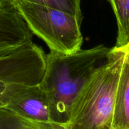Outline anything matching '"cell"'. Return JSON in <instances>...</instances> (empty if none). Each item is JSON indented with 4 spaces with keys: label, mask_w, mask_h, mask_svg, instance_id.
<instances>
[{
    "label": "cell",
    "mask_w": 129,
    "mask_h": 129,
    "mask_svg": "<svg viewBox=\"0 0 129 129\" xmlns=\"http://www.w3.org/2000/svg\"><path fill=\"white\" fill-rule=\"evenodd\" d=\"M110 48L100 44L69 54L50 51L39 83L49 101L53 122L68 125L72 104L96 68L105 61Z\"/></svg>",
    "instance_id": "1"
},
{
    "label": "cell",
    "mask_w": 129,
    "mask_h": 129,
    "mask_svg": "<svg viewBox=\"0 0 129 129\" xmlns=\"http://www.w3.org/2000/svg\"><path fill=\"white\" fill-rule=\"evenodd\" d=\"M129 44L110 48L77 94L68 125L71 129H112L113 105L120 75Z\"/></svg>",
    "instance_id": "2"
},
{
    "label": "cell",
    "mask_w": 129,
    "mask_h": 129,
    "mask_svg": "<svg viewBox=\"0 0 129 129\" xmlns=\"http://www.w3.org/2000/svg\"><path fill=\"white\" fill-rule=\"evenodd\" d=\"M18 11L34 35L50 51L69 54L80 50L83 43L81 21L64 11L25 0H15Z\"/></svg>",
    "instance_id": "3"
},
{
    "label": "cell",
    "mask_w": 129,
    "mask_h": 129,
    "mask_svg": "<svg viewBox=\"0 0 129 129\" xmlns=\"http://www.w3.org/2000/svg\"><path fill=\"white\" fill-rule=\"evenodd\" d=\"M45 57L42 49L33 42L0 56V108L23 88L40 83Z\"/></svg>",
    "instance_id": "4"
},
{
    "label": "cell",
    "mask_w": 129,
    "mask_h": 129,
    "mask_svg": "<svg viewBox=\"0 0 129 129\" xmlns=\"http://www.w3.org/2000/svg\"><path fill=\"white\" fill-rule=\"evenodd\" d=\"M15 0H0V56L32 42V34L18 11Z\"/></svg>",
    "instance_id": "5"
},
{
    "label": "cell",
    "mask_w": 129,
    "mask_h": 129,
    "mask_svg": "<svg viewBox=\"0 0 129 129\" xmlns=\"http://www.w3.org/2000/svg\"><path fill=\"white\" fill-rule=\"evenodd\" d=\"M5 107L29 119L53 122L47 97L39 84L23 88L14 94Z\"/></svg>",
    "instance_id": "6"
},
{
    "label": "cell",
    "mask_w": 129,
    "mask_h": 129,
    "mask_svg": "<svg viewBox=\"0 0 129 129\" xmlns=\"http://www.w3.org/2000/svg\"><path fill=\"white\" fill-rule=\"evenodd\" d=\"M112 129H129V54L123 62L117 87Z\"/></svg>",
    "instance_id": "7"
},
{
    "label": "cell",
    "mask_w": 129,
    "mask_h": 129,
    "mask_svg": "<svg viewBox=\"0 0 129 129\" xmlns=\"http://www.w3.org/2000/svg\"><path fill=\"white\" fill-rule=\"evenodd\" d=\"M0 129H71L68 125L34 120L5 107L0 108Z\"/></svg>",
    "instance_id": "8"
},
{
    "label": "cell",
    "mask_w": 129,
    "mask_h": 129,
    "mask_svg": "<svg viewBox=\"0 0 129 129\" xmlns=\"http://www.w3.org/2000/svg\"><path fill=\"white\" fill-rule=\"evenodd\" d=\"M112 6L117 23L116 47L129 44V0H108Z\"/></svg>",
    "instance_id": "9"
},
{
    "label": "cell",
    "mask_w": 129,
    "mask_h": 129,
    "mask_svg": "<svg viewBox=\"0 0 129 129\" xmlns=\"http://www.w3.org/2000/svg\"><path fill=\"white\" fill-rule=\"evenodd\" d=\"M38 5L47 6L71 14L82 22L83 19L81 8V0H25Z\"/></svg>",
    "instance_id": "10"
}]
</instances>
